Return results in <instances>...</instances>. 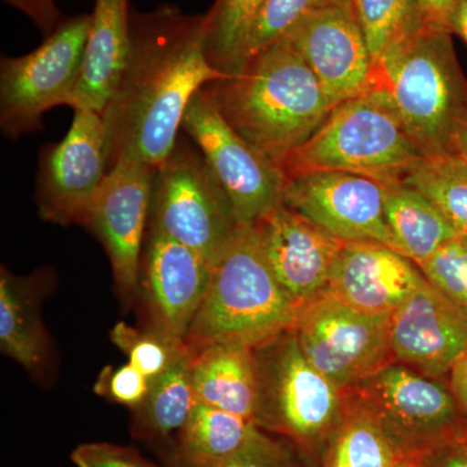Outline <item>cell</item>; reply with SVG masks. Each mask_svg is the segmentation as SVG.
<instances>
[{"label":"cell","instance_id":"b9f144b4","mask_svg":"<svg viewBox=\"0 0 467 467\" xmlns=\"http://www.w3.org/2000/svg\"><path fill=\"white\" fill-rule=\"evenodd\" d=\"M395 467H422L420 459H401Z\"/></svg>","mask_w":467,"mask_h":467},{"label":"cell","instance_id":"d6a6232c","mask_svg":"<svg viewBox=\"0 0 467 467\" xmlns=\"http://www.w3.org/2000/svg\"><path fill=\"white\" fill-rule=\"evenodd\" d=\"M423 276L441 294L467 309V236H457L418 264Z\"/></svg>","mask_w":467,"mask_h":467},{"label":"cell","instance_id":"3957f363","mask_svg":"<svg viewBox=\"0 0 467 467\" xmlns=\"http://www.w3.org/2000/svg\"><path fill=\"white\" fill-rule=\"evenodd\" d=\"M299 310L270 269L254 223H241L212 267L207 295L184 342L190 350L217 342L254 349L294 330Z\"/></svg>","mask_w":467,"mask_h":467},{"label":"cell","instance_id":"f35d334b","mask_svg":"<svg viewBox=\"0 0 467 467\" xmlns=\"http://www.w3.org/2000/svg\"><path fill=\"white\" fill-rule=\"evenodd\" d=\"M457 0H420L425 23L447 27L448 18Z\"/></svg>","mask_w":467,"mask_h":467},{"label":"cell","instance_id":"6da1fadb","mask_svg":"<svg viewBox=\"0 0 467 467\" xmlns=\"http://www.w3.org/2000/svg\"><path fill=\"white\" fill-rule=\"evenodd\" d=\"M130 33L128 67L101 113L109 169L119 160L158 168L180 138L190 101L226 75L209 63L205 15H186L175 5L131 11Z\"/></svg>","mask_w":467,"mask_h":467},{"label":"cell","instance_id":"1f68e13d","mask_svg":"<svg viewBox=\"0 0 467 467\" xmlns=\"http://www.w3.org/2000/svg\"><path fill=\"white\" fill-rule=\"evenodd\" d=\"M347 5H352V0H266L252 32L244 63L284 38L301 18L319 9Z\"/></svg>","mask_w":467,"mask_h":467},{"label":"cell","instance_id":"4316f807","mask_svg":"<svg viewBox=\"0 0 467 467\" xmlns=\"http://www.w3.org/2000/svg\"><path fill=\"white\" fill-rule=\"evenodd\" d=\"M46 333L36 315L34 301L20 282L3 267L0 276V347L2 352L34 370L46 353Z\"/></svg>","mask_w":467,"mask_h":467},{"label":"cell","instance_id":"7c38bea8","mask_svg":"<svg viewBox=\"0 0 467 467\" xmlns=\"http://www.w3.org/2000/svg\"><path fill=\"white\" fill-rule=\"evenodd\" d=\"M156 168L119 160L109 169L79 223L101 243L122 294L138 288Z\"/></svg>","mask_w":467,"mask_h":467},{"label":"cell","instance_id":"7402d4cb","mask_svg":"<svg viewBox=\"0 0 467 467\" xmlns=\"http://www.w3.org/2000/svg\"><path fill=\"white\" fill-rule=\"evenodd\" d=\"M257 430L251 420L198 400L173 444L161 450L162 459L186 466L213 465L241 451Z\"/></svg>","mask_w":467,"mask_h":467},{"label":"cell","instance_id":"83f0119b","mask_svg":"<svg viewBox=\"0 0 467 467\" xmlns=\"http://www.w3.org/2000/svg\"><path fill=\"white\" fill-rule=\"evenodd\" d=\"M405 184L427 196L467 236V162L454 153L425 158L405 178Z\"/></svg>","mask_w":467,"mask_h":467},{"label":"cell","instance_id":"74e56055","mask_svg":"<svg viewBox=\"0 0 467 467\" xmlns=\"http://www.w3.org/2000/svg\"><path fill=\"white\" fill-rule=\"evenodd\" d=\"M448 377L451 391L467 417V353L453 365Z\"/></svg>","mask_w":467,"mask_h":467},{"label":"cell","instance_id":"e0dca14e","mask_svg":"<svg viewBox=\"0 0 467 467\" xmlns=\"http://www.w3.org/2000/svg\"><path fill=\"white\" fill-rule=\"evenodd\" d=\"M254 227L270 269L300 308L327 291L344 242L284 202Z\"/></svg>","mask_w":467,"mask_h":467},{"label":"cell","instance_id":"8d00e7d4","mask_svg":"<svg viewBox=\"0 0 467 467\" xmlns=\"http://www.w3.org/2000/svg\"><path fill=\"white\" fill-rule=\"evenodd\" d=\"M422 467H467L465 439L454 441L427 451L420 459Z\"/></svg>","mask_w":467,"mask_h":467},{"label":"cell","instance_id":"7bdbcfd3","mask_svg":"<svg viewBox=\"0 0 467 467\" xmlns=\"http://www.w3.org/2000/svg\"><path fill=\"white\" fill-rule=\"evenodd\" d=\"M465 441H466V444H467V435H466V438H465Z\"/></svg>","mask_w":467,"mask_h":467},{"label":"cell","instance_id":"5b68a950","mask_svg":"<svg viewBox=\"0 0 467 467\" xmlns=\"http://www.w3.org/2000/svg\"><path fill=\"white\" fill-rule=\"evenodd\" d=\"M379 86L335 107L325 124L279 165L284 178L312 171H337L384 186L404 183L425 159Z\"/></svg>","mask_w":467,"mask_h":467},{"label":"cell","instance_id":"d6986e66","mask_svg":"<svg viewBox=\"0 0 467 467\" xmlns=\"http://www.w3.org/2000/svg\"><path fill=\"white\" fill-rule=\"evenodd\" d=\"M423 281L417 264L389 245L348 242L335 260L327 292L359 312L391 316Z\"/></svg>","mask_w":467,"mask_h":467},{"label":"cell","instance_id":"484cf974","mask_svg":"<svg viewBox=\"0 0 467 467\" xmlns=\"http://www.w3.org/2000/svg\"><path fill=\"white\" fill-rule=\"evenodd\" d=\"M266 0H216L205 15V51L223 75L238 72Z\"/></svg>","mask_w":467,"mask_h":467},{"label":"cell","instance_id":"9c48e42d","mask_svg":"<svg viewBox=\"0 0 467 467\" xmlns=\"http://www.w3.org/2000/svg\"><path fill=\"white\" fill-rule=\"evenodd\" d=\"M91 14L66 18L38 48L0 64V128L8 138L41 128L42 116L69 104L75 91Z\"/></svg>","mask_w":467,"mask_h":467},{"label":"cell","instance_id":"30bf717a","mask_svg":"<svg viewBox=\"0 0 467 467\" xmlns=\"http://www.w3.org/2000/svg\"><path fill=\"white\" fill-rule=\"evenodd\" d=\"M389 318L350 308L326 291L301 306L294 331L310 364L344 392L395 361Z\"/></svg>","mask_w":467,"mask_h":467},{"label":"cell","instance_id":"ffe728a7","mask_svg":"<svg viewBox=\"0 0 467 467\" xmlns=\"http://www.w3.org/2000/svg\"><path fill=\"white\" fill-rule=\"evenodd\" d=\"M130 15L129 0H95L73 109L101 115L109 106L130 57Z\"/></svg>","mask_w":467,"mask_h":467},{"label":"cell","instance_id":"60d3db41","mask_svg":"<svg viewBox=\"0 0 467 467\" xmlns=\"http://www.w3.org/2000/svg\"><path fill=\"white\" fill-rule=\"evenodd\" d=\"M451 153L460 156L461 159L465 160L467 162V119L461 126L460 130L457 131Z\"/></svg>","mask_w":467,"mask_h":467},{"label":"cell","instance_id":"d590c367","mask_svg":"<svg viewBox=\"0 0 467 467\" xmlns=\"http://www.w3.org/2000/svg\"><path fill=\"white\" fill-rule=\"evenodd\" d=\"M12 7L32 18L33 23L45 36H50L66 18L58 11L55 0H5Z\"/></svg>","mask_w":467,"mask_h":467},{"label":"cell","instance_id":"44dd1931","mask_svg":"<svg viewBox=\"0 0 467 467\" xmlns=\"http://www.w3.org/2000/svg\"><path fill=\"white\" fill-rule=\"evenodd\" d=\"M196 399L254 423L259 402L254 349L244 344L217 342L192 350Z\"/></svg>","mask_w":467,"mask_h":467},{"label":"cell","instance_id":"ac0fdd59","mask_svg":"<svg viewBox=\"0 0 467 467\" xmlns=\"http://www.w3.org/2000/svg\"><path fill=\"white\" fill-rule=\"evenodd\" d=\"M142 259L150 330L184 339L207 295L212 266L192 248L149 229Z\"/></svg>","mask_w":467,"mask_h":467},{"label":"cell","instance_id":"4dcf8cb0","mask_svg":"<svg viewBox=\"0 0 467 467\" xmlns=\"http://www.w3.org/2000/svg\"><path fill=\"white\" fill-rule=\"evenodd\" d=\"M167 467H196L167 463ZM199 467H319L317 460L285 436L257 430L251 441L229 459Z\"/></svg>","mask_w":467,"mask_h":467},{"label":"cell","instance_id":"4fadbf2b","mask_svg":"<svg viewBox=\"0 0 467 467\" xmlns=\"http://www.w3.org/2000/svg\"><path fill=\"white\" fill-rule=\"evenodd\" d=\"M75 112L66 137L43 147L36 173L39 216L60 226L79 223L109 171L103 117Z\"/></svg>","mask_w":467,"mask_h":467},{"label":"cell","instance_id":"8992f818","mask_svg":"<svg viewBox=\"0 0 467 467\" xmlns=\"http://www.w3.org/2000/svg\"><path fill=\"white\" fill-rule=\"evenodd\" d=\"M259 402L254 425L285 436L317 460L344 411V395L304 356L296 334L285 331L254 348Z\"/></svg>","mask_w":467,"mask_h":467},{"label":"cell","instance_id":"5bb4252c","mask_svg":"<svg viewBox=\"0 0 467 467\" xmlns=\"http://www.w3.org/2000/svg\"><path fill=\"white\" fill-rule=\"evenodd\" d=\"M384 184L337 171L285 178L282 202L344 243L378 242L396 250L384 214Z\"/></svg>","mask_w":467,"mask_h":467},{"label":"cell","instance_id":"ba28073f","mask_svg":"<svg viewBox=\"0 0 467 467\" xmlns=\"http://www.w3.org/2000/svg\"><path fill=\"white\" fill-rule=\"evenodd\" d=\"M239 225L201 150L178 138L156 168L149 229L182 243L213 267Z\"/></svg>","mask_w":467,"mask_h":467},{"label":"cell","instance_id":"d4e9b609","mask_svg":"<svg viewBox=\"0 0 467 467\" xmlns=\"http://www.w3.org/2000/svg\"><path fill=\"white\" fill-rule=\"evenodd\" d=\"M344 395V393H343ZM342 420L326 442L319 467H395L404 459L376 418L344 396Z\"/></svg>","mask_w":467,"mask_h":467},{"label":"cell","instance_id":"603a6c76","mask_svg":"<svg viewBox=\"0 0 467 467\" xmlns=\"http://www.w3.org/2000/svg\"><path fill=\"white\" fill-rule=\"evenodd\" d=\"M384 214L396 250L417 265L460 236L434 202L405 183L386 187Z\"/></svg>","mask_w":467,"mask_h":467},{"label":"cell","instance_id":"52a82bcc","mask_svg":"<svg viewBox=\"0 0 467 467\" xmlns=\"http://www.w3.org/2000/svg\"><path fill=\"white\" fill-rule=\"evenodd\" d=\"M367 409L404 459H420L467 435V417L450 386L393 361L343 392Z\"/></svg>","mask_w":467,"mask_h":467},{"label":"cell","instance_id":"cb8c5ba5","mask_svg":"<svg viewBox=\"0 0 467 467\" xmlns=\"http://www.w3.org/2000/svg\"><path fill=\"white\" fill-rule=\"evenodd\" d=\"M192 350H184L168 370L150 380L146 400L133 410L131 432L140 441L161 442L174 439L195 408Z\"/></svg>","mask_w":467,"mask_h":467},{"label":"cell","instance_id":"2e32d148","mask_svg":"<svg viewBox=\"0 0 467 467\" xmlns=\"http://www.w3.org/2000/svg\"><path fill=\"white\" fill-rule=\"evenodd\" d=\"M395 361L441 379L467 353V309L425 278L389 318Z\"/></svg>","mask_w":467,"mask_h":467},{"label":"cell","instance_id":"ab89813d","mask_svg":"<svg viewBox=\"0 0 467 467\" xmlns=\"http://www.w3.org/2000/svg\"><path fill=\"white\" fill-rule=\"evenodd\" d=\"M448 30L467 45V0H457L448 18Z\"/></svg>","mask_w":467,"mask_h":467},{"label":"cell","instance_id":"f1b7e54d","mask_svg":"<svg viewBox=\"0 0 467 467\" xmlns=\"http://www.w3.org/2000/svg\"><path fill=\"white\" fill-rule=\"evenodd\" d=\"M352 5L374 64L426 24L420 0H352Z\"/></svg>","mask_w":467,"mask_h":467},{"label":"cell","instance_id":"277c9868","mask_svg":"<svg viewBox=\"0 0 467 467\" xmlns=\"http://www.w3.org/2000/svg\"><path fill=\"white\" fill-rule=\"evenodd\" d=\"M447 27L425 24L396 43L376 64L411 140L426 158L447 155L467 119V81Z\"/></svg>","mask_w":467,"mask_h":467},{"label":"cell","instance_id":"8fae6325","mask_svg":"<svg viewBox=\"0 0 467 467\" xmlns=\"http://www.w3.org/2000/svg\"><path fill=\"white\" fill-rule=\"evenodd\" d=\"M182 129L201 150L239 223H254L281 204V171L234 130L207 88L190 101Z\"/></svg>","mask_w":467,"mask_h":467},{"label":"cell","instance_id":"9a60e30c","mask_svg":"<svg viewBox=\"0 0 467 467\" xmlns=\"http://www.w3.org/2000/svg\"><path fill=\"white\" fill-rule=\"evenodd\" d=\"M284 38L308 64L335 107L376 88V64L352 5L313 12Z\"/></svg>","mask_w":467,"mask_h":467},{"label":"cell","instance_id":"836d02e7","mask_svg":"<svg viewBox=\"0 0 467 467\" xmlns=\"http://www.w3.org/2000/svg\"><path fill=\"white\" fill-rule=\"evenodd\" d=\"M95 391L109 400L135 410L143 404L150 391V379L128 362L119 368H107L100 374Z\"/></svg>","mask_w":467,"mask_h":467},{"label":"cell","instance_id":"f546056e","mask_svg":"<svg viewBox=\"0 0 467 467\" xmlns=\"http://www.w3.org/2000/svg\"><path fill=\"white\" fill-rule=\"evenodd\" d=\"M110 340L129 358L138 370L150 380L161 376L173 365L184 350L189 349L184 339L168 337L156 331H140L133 326L119 322L110 330Z\"/></svg>","mask_w":467,"mask_h":467},{"label":"cell","instance_id":"e575fe53","mask_svg":"<svg viewBox=\"0 0 467 467\" xmlns=\"http://www.w3.org/2000/svg\"><path fill=\"white\" fill-rule=\"evenodd\" d=\"M76 467H161L137 451L110 442H85L70 453Z\"/></svg>","mask_w":467,"mask_h":467},{"label":"cell","instance_id":"7a4b0ae2","mask_svg":"<svg viewBox=\"0 0 467 467\" xmlns=\"http://www.w3.org/2000/svg\"><path fill=\"white\" fill-rule=\"evenodd\" d=\"M205 88L234 130L278 168L335 109L317 77L285 38Z\"/></svg>","mask_w":467,"mask_h":467}]
</instances>
